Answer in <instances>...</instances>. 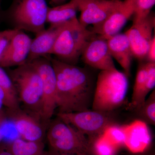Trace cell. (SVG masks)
<instances>
[{
	"label": "cell",
	"mask_w": 155,
	"mask_h": 155,
	"mask_svg": "<svg viewBox=\"0 0 155 155\" xmlns=\"http://www.w3.org/2000/svg\"><path fill=\"white\" fill-rule=\"evenodd\" d=\"M66 0H50L51 4L54 5H61L66 1Z\"/></svg>",
	"instance_id": "cell-30"
},
{
	"label": "cell",
	"mask_w": 155,
	"mask_h": 155,
	"mask_svg": "<svg viewBox=\"0 0 155 155\" xmlns=\"http://www.w3.org/2000/svg\"><path fill=\"white\" fill-rule=\"evenodd\" d=\"M81 56L85 64L95 69L101 71L116 69L107 39L97 35L87 44Z\"/></svg>",
	"instance_id": "cell-11"
},
{
	"label": "cell",
	"mask_w": 155,
	"mask_h": 155,
	"mask_svg": "<svg viewBox=\"0 0 155 155\" xmlns=\"http://www.w3.org/2000/svg\"><path fill=\"white\" fill-rule=\"evenodd\" d=\"M4 100H5V97H4V93L2 90L0 89V114L3 113L2 108L4 106Z\"/></svg>",
	"instance_id": "cell-29"
},
{
	"label": "cell",
	"mask_w": 155,
	"mask_h": 155,
	"mask_svg": "<svg viewBox=\"0 0 155 155\" xmlns=\"http://www.w3.org/2000/svg\"><path fill=\"white\" fill-rule=\"evenodd\" d=\"M3 137H4V134H3L2 130L0 129V143H1V141H2V140Z\"/></svg>",
	"instance_id": "cell-33"
},
{
	"label": "cell",
	"mask_w": 155,
	"mask_h": 155,
	"mask_svg": "<svg viewBox=\"0 0 155 155\" xmlns=\"http://www.w3.org/2000/svg\"><path fill=\"white\" fill-rule=\"evenodd\" d=\"M125 134V146L135 153L143 152L149 147L151 135L147 124L141 120H136L123 125Z\"/></svg>",
	"instance_id": "cell-15"
},
{
	"label": "cell",
	"mask_w": 155,
	"mask_h": 155,
	"mask_svg": "<svg viewBox=\"0 0 155 155\" xmlns=\"http://www.w3.org/2000/svg\"><path fill=\"white\" fill-rule=\"evenodd\" d=\"M9 75L16 88L19 102L22 103L26 111L41 120L42 84L36 69L26 62L11 70Z\"/></svg>",
	"instance_id": "cell-3"
},
{
	"label": "cell",
	"mask_w": 155,
	"mask_h": 155,
	"mask_svg": "<svg viewBox=\"0 0 155 155\" xmlns=\"http://www.w3.org/2000/svg\"><path fill=\"white\" fill-rule=\"evenodd\" d=\"M0 89L4 97V106L8 110H14L20 108L17 91L11 77L3 67L0 66Z\"/></svg>",
	"instance_id": "cell-20"
},
{
	"label": "cell",
	"mask_w": 155,
	"mask_h": 155,
	"mask_svg": "<svg viewBox=\"0 0 155 155\" xmlns=\"http://www.w3.org/2000/svg\"><path fill=\"white\" fill-rule=\"evenodd\" d=\"M137 155H155L153 153H146V154H139Z\"/></svg>",
	"instance_id": "cell-35"
},
{
	"label": "cell",
	"mask_w": 155,
	"mask_h": 155,
	"mask_svg": "<svg viewBox=\"0 0 155 155\" xmlns=\"http://www.w3.org/2000/svg\"><path fill=\"white\" fill-rule=\"evenodd\" d=\"M127 77L116 69L101 71L95 87L92 110L113 112L123 105L128 90Z\"/></svg>",
	"instance_id": "cell-2"
},
{
	"label": "cell",
	"mask_w": 155,
	"mask_h": 155,
	"mask_svg": "<svg viewBox=\"0 0 155 155\" xmlns=\"http://www.w3.org/2000/svg\"><path fill=\"white\" fill-rule=\"evenodd\" d=\"M147 63L140 64L137 69L131 101L127 107L130 110L134 111L146 99L147 95L148 94L147 91Z\"/></svg>",
	"instance_id": "cell-19"
},
{
	"label": "cell",
	"mask_w": 155,
	"mask_h": 155,
	"mask_svg": "<svg viewBox=\"0 0 155 155\" xmlns=\"http://www.w3.org/2000/svg\"><path fill=\"white\" fill-rule=\"evenodd\" d=\"M84 0H70L48 9L47 22L50 25L62 24L77 17L81 4Z\"/></svg>",
	"instance_id": "cell-18"
},
{
	"label": "cell",
	"mask_w": 155,
	"mask_h": 155,
	"mask_svg": "<svg viewBox=\"0 0 155 155\" xmlns=\"http://www.w3.org/2000/svg\"><path fill=\"white\" fill-rule=\"evenodd\" d=\"M155 4V0H136L134 11L133 22L145 19L150 14Z\"/></svg>",
	"instance_id": "cell-25"
},
{
	"label": "cell",
	"mask_w": 155,
	"mask_h": 155,
	"mask_svg": "<svg viewBox=\"0 0 155 155\" xmlns=\"http://www.w3.org/2000/svg\"><path fill=\"white\" fill-rule=\"evenodd\" d=\"M58 117L87 137L89 141L101 135L109 126L117 124L113 112L87 110L59 113Z\"/></svg>",
	"instance_id": "cell-7"
},
{
	"label": "cell",
	"mask_w": 155,
	"mask_h": 155,
	"mask_svg": "<svg viewBox=\"0 0 155 155\" xmlns=\"http://www.w3.org/2000/svg\"><path fill=\"white\" fill-rule=\"evenodd\" d=\"M8 114L20 138L28 141H43L45 127L40 119L20 108L8 110Z\"/></svg>",
	"instance_id": "cell-12"
},
{
	"label": "cell",
	"mask_w": 155,
	"mask_h": 155,
	"mask_svg": "<svg viewBox=\"0 0 155 155\" xmlns=\"http://www.w3.org/2000/svg\"><path fill=\"white\" fill-rule=\"evenodd\" d=\"M27 62L36 69L41 78L42 84L41 119L46 125L57 108V84L54 70L51 60L45 57Z\"/></svg>",
	"instance_id": "cell-8"
},
{
	"label": "cell",
	"mask_w": 155,
	"mask_h": 155,
	"mask_svg": "<svg viewBox=\"0 0 155 155\" xmlns=\"http://www.w3.org/2000/svg\"><path fill=\"white\" fill-rule=\"evenodd\" d=\"M107 40L112 58L122 67L125 75L130 76L133 56L126 33L117 34Z\"/></svg>",
	"instance_id": "cell-17"
},
{
	"label": "cell",
	"mask_w": 155,
	"mask_h": 155,
	"mask_svg": "<svg viewBox=\"0 0 155 155\" xmlns=\"http://www.w3.org/2000/svg\"><path fill=\"white\" fill-rule=\"evenodd\" d=\"M32 39L23 31L15 33L0 59V66H19L26 63L30 52Z\"/></svg>",
	"instance_id": "cell-14"
},
{
	"label": "cell",
	"mask_w": 155,
	"mask_h": 155,
	"mask_svg": "<svg viewBox=\"0 0 155 155\" xmlns=\"http://www.w3.org/2000/svg\"><path fill=\"white\" fill-rule=\"evenodd\" d=\"M146 58L148 62L155 63V37H153L149 46Z\"/></svg>",
	"instance_id": "cell-27"
},
{
	"label": "cell",
	"mask_w": 155,
	"mask_h": 155,
	"mask_svg": "<svg viewBox=\"0 0 155 155\" xmlns=\"http://www.w3.org/2000/svg\"><path fill=\"white\" fill-rule=\"evenodd\" d=\"M13 155H41L45 151L43 141H31L17 138L6 144Z\"/></svg>",
	"instance_id": "cell-21"
},
{
	"label": "cell",
	"mask_w": 155,
	"mask_h": 155,
	"mask_svg": "<svg viewBox=\"0 0 155 155\" xmlns=\"http://www.w3.org/2000/svg\"><path fill=\"white\" fill-rule=\"evenodd\" d=\"M106 139L119 148L125 146V134L123 125L116 124L107 127L103 134Z\"/></svg>",
	"instance_id": "cell-24"
},
{
	"label": "cell",
	"mask_w": 155,
	"mask_h": 155,
	"mask_svg": "<svg viewBox=\"0 0 155 155\" xmlns=\"http://www.w3.org/2000/svg\"><path fill=\"white\" fill-rule=\"evenodd\" d=\"M6 120V117L4 115V113L0 114V127L3 125Z\"/></svg>",
	"instance_id": "cell-31"
},
{
	"label": "cell",
	"mask_w": 155,
	"mask_h": 155,
	"mask_svg": "<svg viewBox=\"0 0 155 155\" xmlns=\"http://www.w3.org/2000/svg\"><path fill=\"white\" fill-rule=\"evenodd\" d=\"M155 26V17L150 14L139 22H133L132 26L125 33L129 40L133 57L139 60L146 58L148 49Z\"/></svg>",
	"instance_id": "cell-9"
},
{
	"label": "cell",
	"mask_w": 155,
	"mask_h": 155,
	"mask_svg": "<svg viewBox=\"0 0 155 155\" xmlns=\"http://www.w3.org/2000/svg\"><path fill=\"white\" fill-rule=\"evenodd\" d=\"M48 9L45 0H14L8 14L15 28L36 34L45 28Z\"/></svg>",
	"instance_id": "cell-6"
},
{
	"label": "cell",
	"mask_w": 155,
	"mask_h": 155,
	"mask_svg": "<svg viewBox=\"0 0 155 155\" xmlns=\"http://www.w3.org/2000/svg\"><path fill=\"white\" fill-rule=\"evenodd\" d=\"M89 141L91 153L95 155H115L118 149L108 141L103 134Z\"/></svg>",
	"instance_id": "cell-23"
},
{
	"label": "cell",
	"mask_w": 155,
	"mask_h": 155,
	"mask_svg": "<svg viewBox=\"0 0 155 155\" xmlns=\"http://www.w3.org/2000/svg\"><path fill=\"white\" fill-rule=\"evenodd\" d=\"M0 155H13L6 144H0Z\"/></svg>",
	"instance_id": "cell-28"
},
{
	"label": "cell",
	"mask_w": 155,
	"mask_h": 155,
	"mask_svg": "<svg viewBox=\"0 0 155 155\" xmlns=\"http://www.w3.org/2000/svg\"><path fill=\"white\" fill-rule=\"evenodd\" d=\"M56 78L59 113L87 110L91 107L95 87L88 71L75 65L51 59Z\"/></svg>",
	"instance_id": "cell-1"
},
{
	"label": "cell",
	"mask_w": 155,
	"mask_h": 155,
	"mask_svg": "<svg viewBox=\"0 0 155 155\" xmlns=\"http://www.w3.org/2000/svg\"><path fill=\"white\" fill-rule=\"evenodd\" d=\"M136 0H124L102 24L93 31L99 36L107 39L120 33L127 21L133 15Z\"/></svg>",
	"instance_id": "cell-13"
},
{
	"label": "cell",
	"mask_w": 155,
	"mask_h": 155,
	"mask_svg": "<svg viewBox=\"0 0 155 155\" xmlns=\"http://www.w3.org/2000/svg\"><path fill=\"white\" fill-rule=\"evenodd\" d=\"M41 155H51V152L45 151Z\"/></svg>",
	"instance_id": "cell-34"
},
{
	"label": "cell",
	"mask_w": 155,
	"mask_h": 155,
	"mask_svg": "<svg viewBox=\"0 0 155 155\" xmlns=\"http://www.w3.org/2000/svg\"><path fill=\"white\" fill-rule=\"evenodd\" d=\"M51 155H81V154H71L63 153H59L53 152L51 151Z\"/></svg>",
	"instance_id": "cell-32"
},
{
	"label": "cell",
	"mask_w": 155,
	"mask_h": 155,
	"mask_svg": "<svg viewBox=\"0 0 155 155\" xmlns=\"http://www.w3.org/2000/svg\"><path fill=\"white\" fill-rule=\"evenodd\" d=\"M19 29L14 28L0 31V59L15 33Z\"/></svg>",
	"instance_id": "cell-26"
},
{
	"label": "cell",
	"mask_w": 155,
	"mask_h": 155,
	"mask_svg": "<svg viewBox=\"0 0 155 155\" xmlns=\"http://www.w3.org/2000/svg\"><path fill=\"white\" fill-rule=\"evenodd\" d=\"M65 23L50 25L49 28L36 34L35 37L31 41L26 62L51 54L57 39Z\"/></svg>",
	"instance_id": "cell-16"
},
{
	"label": "cell",
	"mask_w": 155,
	"mask_h": 155,
	"mask_svg": "<svg viewBox=\"0 0 155 155\" xmlns=\"http://www.w3.org/2000/svg\"><path fill=\"white\" fill-rule=\"evenodd\" d=\"M47 138L53 152L89 155L90 143L87 137L60 118L50 123Z\"/></svg>",
	"instance_id": "cell-5"
},
{
	"label": "cell",
	"mask_w": 155,
	"mask_h": 155,
	"mask_svg": "<svg viewBox=\"0 0 155 155\" xmlns=\"http://www.w3.org/2000/svg\"><path fill=\"white\" fill-rule=\"evenodd\" d=\"M139 120L147 125H155V90H153L148 98L134 110Z\"/></svg>",
	"instance_id": "cell-22"
},
{
	"label": "cell",
	"mask_w": 155,
	"mask_h": 155,
	"mask_svg": "<svg viewBox=\"0 0 155 155\" xmlns=\"http://www.w3.org/2000/svg\"><path fill=\"white\" fill-rule=\"evenodd\" d=\"M96 35L75 17L64 24L51 54L57 56L60 61L75 65L87 44Z\"/></svg>",
	"instance_id": "cell-4"
},
{
	"label": "cell",
	"mask_w": 155,
	"mask_h": 155,
	"mask_svg": "<svg viewBox=\"0 0 155 155\" xmlns=\"http://www.w3.org/2000/svg\"><path fill=\"white\" fill-rule=\"evenodd\" d=\"M121 0H84L81 4L78 19L85 27H97L107 19L122 3Z\"/></svg>",
	"instance_id": "cell-10"
}]
</instances>
